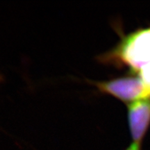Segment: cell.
<instances>
[{"mask_svg": "<svg viewBox=\"0 0 150 150\" xmlns=\"http://www.w3.org/2000/svg\"><path fill=\"white\" fill-rule=\"evenodd\" d=\"M102 93L111 95L125 103L136 102L150 97V94L138 76H126L103 81H92Z\"/></svg>", "mask_w": 150, "mask_h": 150, "instance_id": "cell-2", "label": "cell"}, {"mask_svg": "<svg viewBox=\"0 0 150 150\" xmlns=\"http://www.w3.org/2000/svg\"><path fill=\"white\" fill-rule=\"evenodd\" d=\"M98 60L104 64L129 67L138 73L150 63V28L122 35L117 45L99 56Z\"/></svg>", "mask_w": 150, "mask_h": 150, "instance_id": "cell-1", "label": "cell"}, {"mask_svg": "<svg viewBox=\"0 0 150 150\" xmlns=\"http://www.w3.org/2000/svg\"><path fill=\"white\" fill-rule=\"evenodd\" d=\"M125 150H140V145L139 144L134 143V142H133V143L131 144V145Z\"/></svg>", "mask_w": 150, "mask_h": 150, "instance_id": "cell-4", "label": "cell"}, {"mask_svg": "<svg viewBox=\"0 0 150 150\" xmlns=\"http://www.w3.org/2000/svg\"><path fill=\"white\" fill-rule=\"evenodd\" d=\"M128 122L134 143L140 145L150 125V97L128 104Z\"/></svg>", "mask_w": 150, "mask_h": 150, "instance_id": "cell-3", "label": "cell"}]
</instances>
